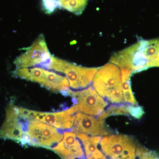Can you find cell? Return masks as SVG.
Wrapping results in <instances>:
<instances>
[{
    "label": "cell",
    "mask_w": 159,
    "mask_h": 159,
    "mask_svg": "<svg viewBox=\"0 0 159 159\" xmlns=\"http://www.w3.org/2000/svg\"><path fill=\"white\" fill-rule=\"evenodd\" d=\"M93 80L94 89L100 97L113 104L125 103L121 72L118 66L110 63L99 68Z\"/></svg>",
    "instance_id": "6da1fadb"
},
{
    "label": "cell",
    "mask_w": 159,
    "mask_h": 159,
    "mask_svg": "<svg viewBox=\"0 0 159 159\" xmlns=\"http://www.w3.org/2000/svg\"><path fill=\"white\" fill-rule=\"evenodd\" d=\"M14 75L22 79L38 83L52 92L66 95L69 90L70 84L66 77L44 69L17 68Z\"/></svg>",
    "instance_id": "7a4b0ae2"
},
{
    "label": "cell",
    "mask_w": 159,
    "mask_h": 159,
    "mask_svg": "<svg viewBox=\"0 0 159 159\" xmlns=\"http://www.w3.org/2000/svg\"><path fill=\"white\" fill-rule=\"evenodd\" d=\"M99 68L84 67L54 56L48 68L64 74L70 87L75 89L85 88L89 85Z\"/></svg>",
    "instance_id": "3957f363"
},
{
    "label": "cell",
    "mask_w": 159,
    "mask_h": 159,
    "mask_svg": "<svg viewBox=\"0 0 159 159\" xmlns=\"http://www.w3.org/2000/svg\"><path fill=\"white\" fill-rule=\"evenodd\" d=\"M100 145L102 152L110 159H136L138 157L139 147L129 136H105L101 139Z\"/></svg>",
    "instance_id": "277c9868"
},
{
    "label": "cell",
    "mask_w": 159,
    "mask_h": 159,
    "mask_svg": "<svg viewBox=\"0 0 159 159\" xmlns=\"http://www.w3.org/2000/svg\"><path fill=\"white\" fill-rule=\"evenodd\" d=\"M25 134L30 138V145L50 148L60 142L63 137L52 125L30 118L27 122Z\"/></svg>",
    "instance_id": "5b68a950"
},
{
    "label": "cell",
    "mask_w": 159,
    "mask_h": 159,
    "mask_svg": "<svg viewBox=\"0 0 159 159\" xmlns=\"http://www.w3.org/2000/svg\"><path fill=\"white\" fill-rule=\"evenodd\" d=\"M66 95L76 101L75 105L77 107V112L98 116L108 105V102L100 97L92 86L78 91L69 89Z\"/></svg>",
    "instance_id": "8992f818"
},
{
    "label": "cell",
    "mask_w": 159,
    "mask_h": 159,
    "mask_svg": "<svg viewBox=\"0 0 159 159\" xmlns=\"http://www.w3.org/2000/svg\"><path fill=\"white\" fill-rule=\"evenodd\" d=\"M53 57L47 47L44 36L40 34L25 52L17 57L15 64L19 68L40 66L48 69Z\"/></svg>",
    "instance_id": "52a82bcc"
},
{
    "label": "cell",
    "mask_w": 159,
    "mask_h": 159,
    "mask_svg": "<svg viewBox=\"0 0 159 159\" xmlns=\"http://www.w3.org/2000/svg\"><path fill=\"white\" fill-rule=\"evenodd\" d=\"M25 122L19 107L10 105L6 110V119L0 128V139L20 143L25 132Z\"/></svg>",
    "instance_id": "ba28073f"
},
{
    "label": "cell",
    "mask_w": 159,
    "mask_h": 159,
    "mask_svg": "<svg viewBox=\"0 0 159 159\" xmlns=\"http://www.w3.org/2000/svg\"><path fill=\"white\" fill-rule=\"evenodd\" d=\"M77 109L74 104L68 109L57 112H42L28 109L31 119H34L61 129H69L73 127Z\"/></svg>",
    "instance_id": "9c48e42d"
},
{
    "label": "cell",
    "mask_w": 159,
    "mask_h": 159,
    "mask_svg": "<svg viewBox=\"0 0 159 159\" xmlns=\"http://www.w3.org/2000/svg\"><path fill=\"white\" fill-rule=\"evenodd\" d=\"M104 121L98 117L96 118L87 114L77 112L75 116L72 131L76 134L105 136L111 132L107 127Z\"/></svg>",
    "instance_id": "30bf717a"
},
{
    "label": "cell",
    "mask_w": 159,
    "mask_h": 159,
    "mask_svg": "<svg viewBox=\"0 0 159 159\" xmlns=\"http://www.w3.org/2000/svg\"><path fill=\"white\" fill-rule=\"evenodd\" d=\"M62 159L84 158V151L77 139V134L73 131L65 132L61 141L51 148Z\"/></svg>",
    "instance_id": "8fae6325"
},
{
    "label": "cell",
    "mask_w": 159,
    "mask_h": 159,
    "mask_svg": "<svg viewBox=\"0 0 159 159\" xmlns=\"http://www.w3.org/2000/svg\"><path fill=\"white\" fill-rule=\"evenodd\" d=\"M121 72L122 93L125 102L131 105H137L138 103L131 87L130 77L132 72L126 68H121Z\"/></svg>",
    "instance_id": "7c38bea8"
},
{
    "label": "cell",
    "mask_w": 159,
    "mask_h": 159,
    "mask_svg": "<svg viewBox=\"0 0 159 159\" xmlns=\"http://www.w3.org/2000/svg\"><path fill=\"white\" fill-rule=\"evenodd\" d=\"M77 138L82 142L86 157L89 156L97 149L102 136H89L82 133L76 134Z\"/></svg>",
    "instance_id": "4fadbf2b"
},
{
    "label": "cell",
    "mask_w": 159,
    "mask_h": 159,
    "mask_svg": "<svg viewBox=\"0 0 159 159\" xmlns=\"http://www.w3.org/2000/svg\"><path fill=\"white\" fill-rule=\"evenodd\" d=\"M88 0H57L60 8H63L74 14L79 15L87 5Z\"/></svg>",
    "instance_id": "5bb4252c"
},
{
    "label": "cell",
    "mask_w": 159,
    "mask_h": 159,
    "mask_svg": "<svg viewBox=\"0 0 159 159\" xmlns=\"http://www.w3.org/2000/svg\"><path fill=\"white\" fill-rule=\"evenodd\" d=\"M139 159H159V156L156 152L146 149L140 147L138 153Z\"/></svg>",
    "instance_id": "9a60e30c"
},
{
    "label": "cell",
    "mask_w": 159,
    "mask_h": 159,
    "mask_svg": "<svg viewBox=\"0 0 159 159\" xmlns=\"http://www.w3.org/2000/svg\"><path fill=\"white\" fill-rule=\"evenodd\" d=\"M127 110L129 116L134 117L136 119H139L144 114V111L141 107L137 105L128 104Z\"/></svg>",
    "instance_id": "2e32d148"
},
{
    "label": "cell",
    "mask_w": 159,
    "mask_h": 159,
    "mask_svg": "<svg viewBox=\"0 0 159 159\" xmlns=\"http://www.w3.org/2000/svg\"><path fill=\"white\" fill-rule=\"evenodd\" d=\"M43 6L46 12L51 13L55 9L60 7L57 0H42Z\"/></svg>",
    "instance_id": "e0dca14e"
},
{
    "label": "cell",
    "mask_w": 159,
    "mask_h": 159,
    "mask_svg": "<svg viewBox=\"0 0 159 159\" xmlns=\"http://www.w3.org/2000/svg\"><path fill=\"white\" fill-rule=\"evenodd\" d=\"M87 158L88 159H108L105 155L98 148Z\"/></svg>",
    "instance_id": "ac0fdd59"
},
{
    "label": "cell",
    "mask_w": 159,
    "mask_h": 159,
    "mask_svg": "<svg viewBox=\"0 0 159 159\" xmlns=\"http://www.w3.org/2000/svg\"><path fill=\"white\" fill-rule=\"evenodd\" d=\"M149 68L152 67H159V52L156 57L149 63Z\"/></svg>",
    "instance_id": "d6986e66"
},
{
    "label": "cell",
    "mask_w": 159,
    "mask_h": 159,
    "mask_svg": "<svg viewBox=\"0 0 159 159\" xmlns=\"http://www.w3.org/2000/svg\"><path fill=\"white\" fill-rule=\"evenodd\" d=\"M84 159V158H83V159Z\"/></svg>",
    "instance_id": "ffe728a7"
}]
</instances>
